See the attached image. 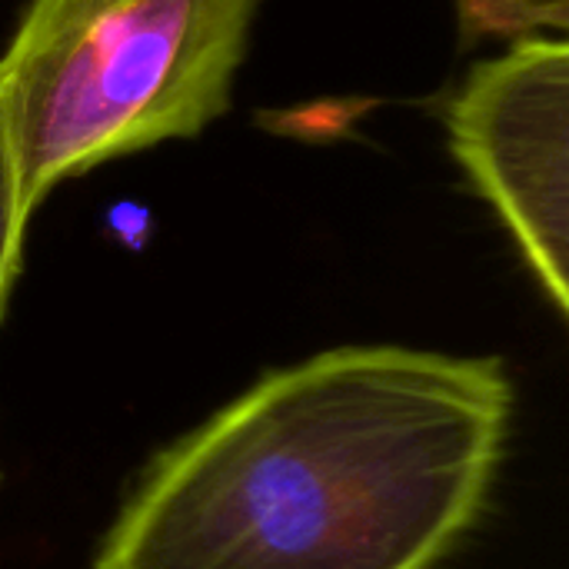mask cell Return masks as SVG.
I'll return each mask as SVG.
<instances>
[{
    "label": "cell",
    "mask_w": 569,
    "mask_h": 569,
    "mask_svg": "<svg viewBox=\"0 0 569 569\" xmlns=\"http://www.w3.org/2000/svg\"><path fill=\"white\" fill-rule=\"evenodd\" d=\"M513 407L497 357L313 353L157 453L90 569H440L490 507Z\"/></svg>",
    "instance_id": "1"
},
{
    "label": "cell",
    "mask_w": 569,
    "mask_h": 569,
    "mask_svg": "<svg viewBox=\"0 0 569 569\" xmlns=\"http://www.w3.org/2000/svg\"><path fill=\"white\" fill-rule=\"evenodd\" d=\"M257 3L30 0L0 57L23 210L63 180L223 117Z\"/></svg>",
    "instance_id": "2"
},
{
    "label": "cell",
    "mask_w": 569,
    "mask_h": 569,
    "mask_svg": "<svg viewBox=\"0 0 569 569\" xmlns=\"http://www.w3.org/2000/svg\"><path fill=\"white\" fill-rule=\"evenodd\" d=\"M450 150L537 283L569 310V43L520 37L470 67L447 103Z\"/></svg>",
    "instance_id": "3"
},
{
    "label": "cell",
    "mask_w": 569,
    "mask_h": 569,
    "mask_svg": "<svg viewBox=\"0 0 569 569\" xmlns=\"http://www.w3.org/2000/svg\"><path fill=\"white\" fill-rule=\"evenodd\" d=\"M460 30L467 40L480 37H533L540 30H557L563 37L569 27L547 0H453Z\"/></svg>",
    "instance_id": "4"
},
{
    "label": "cell",
    "mask_w": 569,
    "mask_h": 569,
    "mask_svg": "<svg viewBox=\"0 0 569 569\" xmlns=\"http://www.w3.org/2000/svg\"><path fill=\"white\" fill-rule=\"evenodd\" d=\"M30 213L20 203V183H17V163H13V147L7 137V120H3V103H0V323L20 273V257H23V230H27Z\"/></svg>",
    "instance_id": "5"
},
{
    "label": "cell",
    "mask_w": 569,
    "mask_h": 569,
    "mask_svg": "<svg viewBox=\"0 0 569 569\" xmlns=\"http://www.w3.org/2000/svg\"><path fill=\"white\" fill-rule=\"evenodd\" d=\"M547 3H550L560 17H567L569 20V0H547Z\"/></svg>",
    "instance_id": "6"
}]
</instances>
